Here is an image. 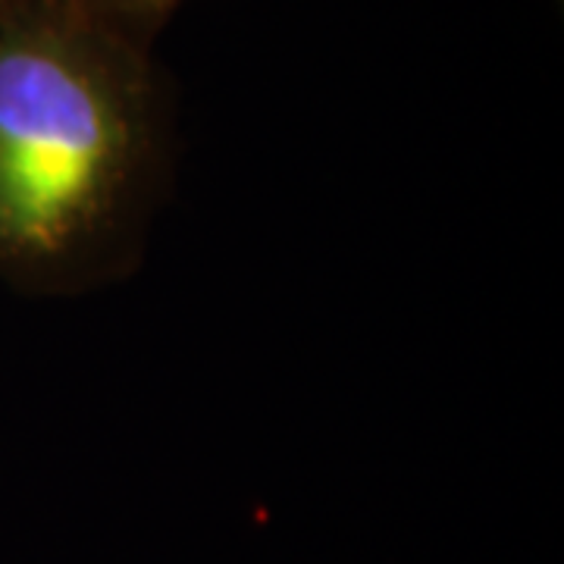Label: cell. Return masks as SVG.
Returning a JSON list of instances; mask_svg holds the SVG:
<instances>
[{
  "instance_id": "6da1fadb",
  "label": "cell",
  "mask_w": 564,
  "mask_h": 564,
  "mask_svg": "<svg viewBox=\"0 0 564 564\" xmlns=\"http://www.w3.org/2000/svg\"><path fill=\"white\" fill-rule=\"evenodd\" d=\"M163 173L148 32L98 0L0 17V276L76 292L122 273Z\"/></svg>"
},
{
  "instance_id": "7a4b0ae2",
  "label": "cell",
  "mask_w": 564,
  "mask_h": 564,
  "mask_svg": "<svg viewBox=\"0 0 564 564\" xmlns=\"http://www.w3.org/2000/svg\"><path fill=\"white\" fill-rule=\"evenodd\" d=\"M98 3L107 7L110 13H117V17L129 22V25H135V29L151 35V29H154L180 0H98Z\"/></svg>"
},
{
  "instance_id": "3957f363",
  "label": "cell",
  "mask_w": 564,
  "mask_h": 564,
  "mask_svg": "<svg viewBox=\"0 0 564 564\" xmlns=\"http://www.w3.org/2000/svg\"><path fill=\"white\" fill-rule=\"evenodd\" d=\"M10 3H13V0H0V17H3V10H7Z\"/></svg>"
}]
</instances>
